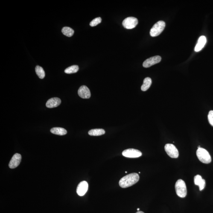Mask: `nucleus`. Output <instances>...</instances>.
I'll return each instance as SVG.
<instances>
[{"label":"nucleus","instance_id":"obj_12","mask_svg":"<svg viewBox=\"0 0 213 213\" xmlns=\"http://www.w3.org/2000/svg\"><path fill=\"white\" fill-rule=\"evenodd\" d=\"M61 101L60 98H53L50 99L47 101L46 106L49 108H52L57 107L60 104Z\"/></svg>","mask_w":213,"mask_h":213},{"label":"nucleus","instance_id":"obj_24","mask_svg":"<svg viewBox=\"0 0 213 213\" xmlns=\"http://www.w3.org/2000/svg\"><path fill=\"white\" fill-rule=\"evenodd\" d=\"M139 210H140L139 208H138V209H137V210H138V211H139Z\"/></svg>","mask_w":213,"mask_h":213},{"label":"nucleus","instance_id":"obj_10","mask_svg":"<svg viewBox=\"0 0 213 213\" xmlns=\"http://www.w3.org/2000/svg\"><path fill=\"white\" fill-rule=\"evenodd\" d=\"M88 189V184L86 181H83L80 182L77 187L76 192L79 196L84 195L87 192Z\"/></svg>","mask_w":213,"mask_h":213},{"label":"nucleus","instance_id":"obj_17","mask_svg":"<svg viewBox=\"0 0 213 213\" xmlns=\"http://www.w3.org/2000/svg\"><path fill=\"white\" fill-rule=\"evenodd\" d=\"M105 131L102 129H95L90 130L88 133L91 136H100L104 134Z\"/></svg>","mask_w":213,"mask_h":213},{"label":"nucleus","instance_id":"obj_18","mask_svg":"<svg viewBox=\"0 0 213 213\" xmlns=\"http://www.w3.org/2000/svg\"><path fill=\"white\" fill-rule=\"evenodd\" d=\"M62 32L64 35L69 37L72 36L74 33V30L73 29L67 27H63L62 29Z\"/></svg>","mask_w":213,"mask_h":213},{"label":"nucleus","instance_id":"obj_14","mask_svg":"<svg viewBox=\"0 0 213 213\" xmlns=\"http://www.w3.org/2000/svg\"><path fill=\"white\" fill-rule=\"evenodd\" d=\"M194 183L195 185H198L200 191H202L205 188L206 182L204 179H202L200 175H197L194 177Z\"/></svg>","mask_w":213,"mask_h":213},{"label":"nucleus","instance_id":"obj_23","mask_svg":"<svg viewBox=\"0 0 213 213\" xmlns=\"http://www.w3.org/2000/svg\"><path fill=\"white\" fill-rule=\"evenodd\" d=\"M136 213H144L143 212V211H137V212Z\"/></svg>","mask_w":213,"mask_h":213},{"label":"nucleus","instance_id":"obj_1","mask_svg":"<svg viewBox=\"0 0 213 213\" xmlns=\"http://www.w3.org/2000/svg\"><path fill=\"white\" fill-rule=\"evenodd\" d=\"M139 179V176L138 173H131L124 176L120 179L119 185L121 188H127L137 183Z\"/></svg>","mask_w":213,"mask_h":213},{"label":"nucleus","instance_id":"obj_13","mask_svg":"<svg viewBox=\"0 0 213 213\" xmlns=\"http://www.w3.org/2000/svg\"><path fill=\"white\" fill-rule=\"evenodd\" d=\"M206 37L204 36H202L199 37L198 40L195 48L196 52L200 51L204 47L206 43Z\"/></svg>","mask_w":213,"mask_h":213},{"label":"nucleus","instance_id":"obj_21","mask_svg":"<svg viewBox=\"0 0 213 213\" xmlns=\"http://www.w3.org/2000/svg\"><path fill=\"white\" fill-rule=\"evenodd\" d=\"M101 18L98 17L96 18L95 19H94L91 21V22L90 23V25L91 27H95L98 25L99 24L101 23Z\"/></svg>","mask_w":213,"mask_h":213},{"label":"nucleus","instance_id":"obj_5","mask_svg":"<svg viewBox=\"0 0 213 213\" xmlns=\"http://www.w3.org/2000/svg\"><path fill=\"white\" fill-rule=\"evenodd\" d=\"M165 150L167 154L170 158H177L179 156V153L175 146L171 144H167L165 146Z\"/></svg>","mask_w":213,"mask_h":213},{"label":"nucleus","instance_id":"obj_2","mask_svg":"<svg viewBox=\"0 0 213 213\" xmlns=\"http://www.w3.org/2000/svg\"><path fill=\"white\" fill-rule=\"evenodd\" d=\"M196 154L199 160L203 163L208 164L211 162L210 155L206 149L202 148H198L196 152Z\"/></svg>","mask_w":213,"mask_h":213},{"label":"nucleus","instance_id":"obj_22","mask_svg":"<svg viewBox=\"0 0 213 213\" xmlns=\"http://www.w3.org/2000/svg\"><path fill=\"white\" fill-rule=\"evenodd\" d=\"M208 120L210 124L213 126V111H210L208 115Z\"/></svg>","mask_w":213,"mask_h":213},{"label":"nucleus","instance_id":"obj_11","mask_svg":"<svg viewBox=\"0 0 213 213\" xmlns=\"http://www.w3.org/2000/svg\"><path fill=\"white\" fill-rule=\"evenodd\" d=\"M78 94L81 98L83 99H89L91 96L90 91L85 85L81 86L78 90Z\"/></svg>","mask_w":213,"mask_h":213},{"label":"nucleus","instance_id":"obj_7","mask_svg":"<svg viewBox=\"0 0 213 213\" xmlns=\"http://www.w3.org/2000/svg\"><path fill=\"white\" fill-rule=\"evenodd\" d=\"M123 156L129 158H137L142 156V153L137 149L130 148L126 149L122 153Z\"/></svg>","mask_w":213,"mask_h":213},{"label":"nucleus","instance_id":"obj_19","mask_svg":"<svg viewBox=\"0 0 213 213\" xmlns=\"http://www.w3.org/2000/svg\"><path fill=\"white\" fill-rule=\"evenodd\" d=\"M35 71L36 74L39 78L43 79L45 77V72L42 67L37 66L36 67Z\"/></svg>","mask_w":213,"mask_h":213},{"label":"nucleus","instance_id":"obj_8","mask_svg":"<svg viewBox=\"0 0 213 213\" xmlns=\"http://www.w3.org/2000/svg\"><path fill=\"white\" fill-rule=\"evenodd\" d=\"M162 60V58L159 56H156L150 58L144 61L143 63V66L144 68H147L159 63Z\"/></svg>","mask_w":213,"mask_h":213},{"label":"nucleus","instance_id":"obj_15","mask_svg":"<svg viewBox=\"0 0 213 213\" xmlns=\"http://www.w3.org/2000/svg\"><path fill=\"white\" fill-rule=\"evenodd\" d=\"M50 131L54 134L59 135H65L67 133V132L65 129L59 127H53L51 129Z\"/></svg>","mask_w":213,"mask_h":213},{"label":"nucleus","instance_id":"obj_9","mask_svg":"<svg viewBox=\"0 0 213 213\" xmlns=\"http://www.w3.org/2000/svg\"><path fill=\"white\" fill-rule=\"evenodd\" d=\"M21 160V156L19 153H16L13 155L9 164L10 169H14L19 165Z\"/></svg>","mask_w":213,"mask_h":213},{"label":"nucleus","instance_id":"obj_3","mask_svg":"<svg viewBox=\"0 0 213 213\" xmlns=\"http://www.w3.org/2000/svg\"><path fill=\"white\" fill-rule=\"evenodd\" d=\"M176 194L181 198H184L187 195V188L184 181L179 179L176 181L175 185Z\"/></svg>","mask_w":213,"mask_h":213},{"label":"nucleus","instance_id":"obj_4","mask_svg":"<svg viewBox=\"0 0 213 213\" xmlns=\"http://www.w3.org/2000/svg\"><path fill=\"white\" fill-rule=\"evenodd\" d=\"M165 23L164 21H159L153 25L150 30V35L152 37L159 36L165 29Z\"/></svg>","mask_w":213,"mask_h":213},{"label":"nucleus","instance_id":"obj_20","mask_svg":"<svg viewBox=\"0 0 213 213\" xmlns=\"http://www.w3.org/2000/svg\"><path fill=\"white\" fill-rule=\"evenodd\" d=\"M79 67L77 65H73L67 68L65 70V72L66 74H71L75 73L78 71Z\"/></svg>","mask_w":213,"mask_h":213},{"label":"nucleus","instance_id":"obj_6","mask_svg":"<svg viewBox=\"0 0 213 213\" xmlns=\"http://www.w3.org/2000/svg\"><path fill=\"white\" fill-rule=\"evenodd\" d=\"M138 23V19L136 18L130 17L126 18L122 22V25L126 29H132L134 28Z\"/></svg>","mask_w":213,"mask_h":213},{"label":"nucleus","instance_id":"obj_16","mask_svg":"<svg viewBox=\"0 0 213 213\" xmlns=\"http://www.w3.org/2000/svg\"><path fill=\"white\" fill-rule=\"evenodd\" d=\"M152 80L150 77H146L144 79L143 83L141 86V89L143 91H146L148 90L152 84Z\"/></svg>","mask_w":213,"mask_h":213}]
</instances>
